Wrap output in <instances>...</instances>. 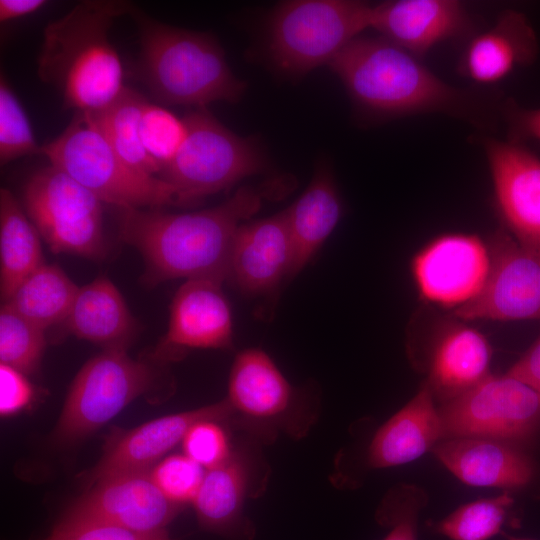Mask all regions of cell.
<instances>
[{
  "label": "cell",
  "instance_id": "cell-32",
  "mask_svg": "<svg viewBox=\"0 0 540 540\" xmlns=\"http://www.w3.org/2000/svg\"><path fill=\"white\" fill-rule=\"evenodd\" d=\"M185 136L183 117L149 101L145 103L140 118V137L147 155L159 168V174L175 158Z\"/></svg>",
  "mask_w": 540,
  "mask_h": 540
},
{
  "label": "cell",
  "instance_id": "cell-26",
  "mask_svg": "<svg viewBox=\"0 0 540 540\" xmlns=\"http://www.w3.org/2000/svg\"><path fill=\"white\" fill-rule=\"evenodd\" d=\"M64 324L77 338L107 347L125 345L136 327L120 291L104 276L79 287Z\"/></svg>",
  "mask_w": 540,
  "mask_h": 540
},
{
  "label": "cell",
  "instance_id": "cell-24",
  "mask_svg": "<svg viewBox=\"0 0 540 540\" xmlns=\"http://www.w3.org/2000/svg\"><path fill=\"white\" fill-rule=\"evenodd\" d=\"M491 355L487 338L475 328L459 322L444 327L430 358L433 395L446 402L478 384L490 375Z\"/></svg>",
  "mask_w": 540,
  "mask_h": 540
},
{
  "label": "cell",
  "instance_id": "cell-8",
  "mask_svg": "<svg viewBox=\"0 0 540 540\" xmlns=\"http://www.w3.org/2000/svg\"><path fill=\"white\" fill-rule=\"evenodd\" d=\"M24 210L55 254L98 260L106 254L100 201L61 169L49 165L24 187Z\"/></svg>",
  "mask_w": 540,
  "mask_h": 540
},
{
  "label": "cell",
  "instance_id": "cell-25",
  "mask_svg": "<svg viewBox=\"0 0 540 540\" xmlns=\"http://www.w3.org/2000/svg\"><path fill=\"white\" fill-rule=\"evenodd\" d=\"M341 212L333 175L326 164H321L304 192L285 209L292 247L288 279L296 276L311 261L335 229Z\"/></svg>",
  "mask_w": 540,
  "mask_h": 540
},
{
  "label": "cell",
  "instance_id": "cell-39",
  "mask_svg": "<svg viewBox=\"0 0 540 540\" xmlns=\"http://www.w3.org/2000/svg\"><path fill=\"white\" fill-rule=\"evenodd\" d=\"M508 140L525 144L540 141V108H526L509 100L504 106Z\"/></svg>",
  "mask_w": 540,
  "mask_h": 540
},
{
  "label": "cell",
  "instance_id": "cell-31",
  "mask_svg": "<svg viewBox=\"0 0 540 540\" xmlns=\"http://www.w3.org/2000/svg\"><path fill=\"white\" fill-rule=\"evenodd\" d=\"M46 345L45 330L37 327L10 307L0 310V360L23 374L35 372Z\"/></svg>",
  "mask_w": 540,
  "mask_h": 540
},
{
  "label": "cell",
  "instance_id": "cell-41",
  "mask_svg": "<svg viewBox=\"0 0 540 540\" xmlns=\"http://www.w3.org/2000/svg\"><path fill=\"white\" fill-rule=\"evenodd\" d=\"M46 3L43 0H1L0 21L3 23L35 13Z\"/></svg>",
  "mask_w": 540,
  "mask_h": 540
},
{
  "label": "cell",
  "instance_id": "cell-21",
  "mask_svg": "<svg viewBox=\"0 0 540 540\" xmlns=\"http://www.w3.org/2000/svg\"><path fill=\"white\" fill-rule=\"evenodd\" d=\"M436 457L462 482L481 487L516 489L535 474L529 456L509 442L479 438H450L434 448Z\"/></svg>",
  "mask_w": 540,
  "mask_h": 540
},
{
  "label": "cell",
  "instance_id": "cell-33",
  "mask_svg": "<svg viewBox=\"0 0 540 540\" xmlns=\"http://www.w3.org/2000/svg\"><path fill=\"white\" fill-rule=\"evenodd\" d=\"M28 117L4 77L0 80V162L40 154Z\"/></svg>",
  "mask_w": 540,
  "mask_h": 540
},
{
  "label": "cell",
  "instance_id": "cell-11",
  "mask_svg": "<svg viewBox=\"0 0 540 540\" xmlns=\"http://www.w3.org/2000/svg\"><path fill=\"white\" fill-rule=\"evenodd\" d=\"M443 437L525 440L540 426V395L505 374L489 375L439 411Z\"/></svg>",
  "mask_w": 540,
  "mask_h": 540
},
{
  "label": "cell",
  "instance_id": "cell-34",
  "mask_svg": "<svg viewBox=\"0 0 540 540\" xmlns=\"http://www.w3.org/2000/svg\"><path fill=\"white\" fill-rule=\"evenodd\" d=\"M205 472L204 467L183 453L165 457L149 474L169 500L182 506L193 502Z\"/></svg>",
  "mask_w": 540,
  "mask_h": 540
},
{
  "label": "cell",
  "instance_id": "cell-28",
  "mask_svg": "<svg viewBox=\"0 0 540 540\" xmlns=\"http://www.w3.org/2000/svg\"><path fill=\"white\" fill-rule=\"evenodd\" d=\"M79 287L57 265L43 264L3 304L46 330L66 320Z\"/></svg>",
  "mask_w": 540,
  "mask_h": 540
},
{
  "label": "cell",
  "instance_id": "cell-40",
  "mask_svg": "<svg viewBox=\"0 0 540 540\" xmlns=\"http://www.w3.org/2000/svg\"><path fill=\"white\" fill-rule=\"evenodd\" d=\"M540 395V335L506 373Z\"/></svg>",
  "mask_w": 540,
  "mask_h": 540
},
{
  "label": "cell",
  "instance_id": "cell-22",
  "mask_svg": "<svg viewBox=\"0 0 540 540\" xmlns=\"http://www.w3.org/2000/svg\"><path fill=\"white\" fill-rule=\"evenodd\" d=\"M539 54L536 32L527 16L516 10L501 13L496 23L469 42L460 60L463 76L492 84L516 68L531 65Z\"/></svg>",
  "mask_w": 540,
  "mask_h": 540
},
{
  "label": "cell",
  "instance_id": "cell-38",
  "mask_svg": "<svg viewBox=\"0 0 540 540\" xmlns=\"http://www.w3.org/2000/svg\"><path fill=\"white\" fill-rule=\"evenodd\" d=\"M33 387L25 374L0 364V413L13 415L27 407L33 398Z\"/></svg>",
  "mask_w": 540,
  "mask_h": 540
},
{
  "label": "cell",
  "instance_id": "cell-30",
  "mask_svg": "<svg viewBox=\"0 0 540 540\" xmlns=\"http://www.w3.org/2000/svg\"><path fill=\"white\" fill-rule=\"evenodd\" d=\"M512 503L506 493L469 502L433 523L432 528L450 540H489L507 524Z\"/></svg>",
  "mask_w": 540,
  "mask_h": 540
},
{
  "label": "cell",
  "instance_id": "cell-27",
  "mask_svg": "<svg viewBox=\"0 0 540 540\" xmlns=\"http://www.w3.org/2000/svg\"><path fill=\"white\" fill-rule=\"evenodd\" d=\"M40 234L14 195L0 190V293L7 301L44 264Z\"/></svg>",
  "mask_w": 540,
  "mask_h": 540
},
{
  "label": "cell",
  "instance_id": "cell-2",
  "mask_svg": "<svg viewBox=\"0 0 540 540\" xmlns=\"http://www.w3.org/2000/svg\"><path fill=\"white\" fill-rule=\"evenodd\" d=\"M134 7L118 0L83 1L45 27L37 74L60 92L65 108L99 112L122 93L123 67L108 33Z\"/></svg>",
  "mask_w": 540,
  "mask_h": 540
},
{
  "label": "cell",
  "instance_id": "cell-10",
  "mask_svg": "<svg viewBox=\"0 0 540 540\" xmlns=\"http://www.w3.org/2000/svg\"><path fill=\"white\" fill-rule=\"evenodd\" d=\"M227 401L232 419L261 442H270L279 432L302 437L312 423L301 396L276 366L258 348L239 352L232 364Z\"/></svg>",
  "mask_w": 540,
  "mask_h": 540
},
{
  "label": "cell",
  "instance_id": "cell-5",
  "mask_svg": "<svg viewBox=\"0 0 540 540\" xmlns=\"http://www.w3.org/2000/svg\"><path fill=\"white\" fill-rule=\"evenodd\" d=\"M40 154L102 202L121 209L178 205L170 184L134 170L121 159L90 112L75 111L64 131L41 146Z\"/></svg>",
  "mask_w": 540,
  "mask_h": 540
},
{
  "label": "cell",
  "instance_id": "cell-17",
  "mask_svg": "<svg viewBox=\"0 0 540 540\" xmlns=\"http://www.w3.org/2000/svg\"><path fill=\"white\" fill-rule=\"evenodd\" d=\"M291 262V240L283 210L240 225L233 242L227 280L246 295H269L289 277Z\"/></svg>",
  "mask_w": 540,
  "mask_h": 540
},
{
  "label": "cell",
  "instance_id": "cell-15",
  "mask_svg": "<svg viewBox=\"0 0 540 540\" xmlns=\"http://www.w3.org/2000/svg\"><path fill=\"white\" fill-rule=\"evenodd\" d=\"M181 507L169 500L145 471L96 482L65 515L149 534L165 531Z\"/></svg>",
  "mask_w": 540,
  "mask_h": 540
},
{
  "label": "cell",
  "instance_id": "cell-36",
  "mask_svg": "<svg viewBox=\"0 0 540 540\" xmlns=\"http://www.w3.org/2000/svg\"><path fill=\"white\" fill-rule=\"evenodd\" d=\"M44 540H170L166 530L138 533L118 526L65 515Z\"/></svg>",
  "mask_w": 540,
  "mask_h": 540
},
{
  "label": "cell",
  "instance_id": "cell-7",
  "mask_svg": "<svg viewBox=\"0 0 540 540\" xmlns=\"http://www.w3.org/2000/svg\"><path fill=\"white\" fill-rule=\"evenodd\" d=\"M373 5L356 0H291L269 21V56L282 72L304 75L329 63L371 26Z\"/></svg>",
  "mask_w": 540,
  "mask_h": 540
},
{
  "label": "cell",
  "instance_id": "cell-4",
  "mask_svg": "<svg viewBox=\"0 0 540 540\" xmlns=\"http://www.w3.org/2000/svg\"><path fill=\"white\" fill-rule=\"evenodd\" d=\"M129 15L139 28L140 78L160 103L205 108L241 99L246 83L231 71L214 37L159 22L136 7Z\"/></svg>",
  "mask_w": 540,
  "mask_h": 540
},
{
  "label": "cell",
  "instance_id": "cell-13",
  "mask_svg": "<svg viewBox=\"0 0 540 540\" xmlns=\"http://www.w3.org/2000/svg\"><path fill=\"white\" fill-rule=\"evenodd\" d=\"M488 246L491 266L483 289L453 315L465 321L540 319V256L506 230H498Z\"/></svg>",
  "mask_w": 540,
  "mask_h": 540
},
{
  "label": "cell",
  "instance_id": "cell-16",
  "mask_svg": "<svg viewBox=\"0 0 540 540\" xmlns=\"http://www.w3.org/2000/svg\"><path fill=\"white\" fill-rule=\"evenodd\" d=\"M232 409L225 398L201 408L163 416L131 430L114 433L104 446L99 462L84 477L88 487L124 473L145 472L178 443L198 421H231Z\"/></svg>",
  "mask_w": 540,
  "mask_h": 540
},
{
  "label": "cell",
  "instance_id": "cell-29",
  "mask_svg": "<svg viewBox=\"0 0 540 540\" xmlns=\"http://www.w3.org/2000/svg\"><path fill=\"white\" fill-rule=\"evenodd\" d=\"M147 101L136 90L125 87L105 109L90 113L126 164L142 174L158 177L159 168L147 155L140 137V118Z\"/></svg>",
  "mask_w": 540,
  "mask_h": 540
},
{
  "label": "cell",
  "instance_id": "cell-9",
  "mask_svg": "<svg viewBox=\"0 0 540 540\" xmlns=\"http://www.w3.org/2000/svg\"><path fill=\"white\" fill-rule=\"evenodd\" d=\"M155 379V370L132 359L125 345L107 347L88 360L73 380L54 440L70 444L91 434L147 392Z\"/></svg>",
  "mask_w": 540,
  "mask_h": 540
},
{
  "label": "cell",
  "instance_id": "cell-1",
  "mask_svg": "<svg viewBox=\"0 0 540 540\" xmlns=\"http://www.w3.org/2000/svg\"><path fill=\"white\" fill-rule=\"evenodd\" d=\"M286 179L243 186L217 206L190 213L121 209L120 237L143 258L148 285L185 278H228L238 228L268 199L286 194Z\"/></svg>",
  "mask_w": 540,
  "mask_h": 540
},
{
  "label": "cell",
  "instance_id": "cell-14",
  "mask_svg": "<svg viewBox=\"0 0 540 540\" xmlns=\"http://www.w3.org/2000/svg\"><path fill=\"white\" fill-rule=\"evenodd\" d=\"M494 200L505 230L540 256V158L523 143L485 138Z\"/></svg>",
  "mask_w": 540,
  "mask_h": 540
},
{
  "label": "cell",
  "instance_id": "cell-6",
  "mask_svg": "<svg viewBox=\"0 0 540 540\" xmlns=\"http://www.w3.org/2000/svg\"><path fill=\"white\" fill-rule=\"evenodd\" d=\"M183 118L185 139L158 176L173 187L178 206L196 204L266 168L259 142L235 134L206 108H196Z\"/></svg>",
  "mask_w": 540,
  "mask_h": 540
},
{
  "label": "cell",
  "instance_id": "cell-20",
  "mask_svg": "<svg viewBox=\"0 0 540 540\" xmlns=\"http://www.w3.org/2000/svg\"><path fill=\"white\" fill-rule=\"evenodd\" d=\"M253 463L245 447H234L226 461L206 470L192 502L202 529L227 537H252V525L243 515V507L253 494Z\"/></svg>",
  "mask_w": 540,
  "mask_h": 540
},
{
  "label": "cell",
  "instance_id": "cell-23",
  "mask_svg": "<svg viewBox=\"0 0 540 540\" xmlns=\"http://www.w3.org/2000/svg\"><path fill=\"white\" fill-rule=\"evenodd\" d=\"M443 437L442 421L427 382L418 393L375 433L368 449V464L387 468L409 463Z\"/></svg>",
  "mask_w": 540,
  "mask_h": 540
},
{
  "label": "cell",
  "instance_id": "cell-35",
  "mask_svg": "<svg viewBox=\"0 0 540 540\" xmlns=\"http://www.w3.org/2000/svg\"><path fill=\"white\" fill-rule=\"evenodd\" d=\"M221 423L212 419L198 421L181 442L184 454L206 470L226 461L234 448Z\"/></svg>",
  "mask_w": 540,
  "mask_h": 540
},
{
  "label": "cell",
  "instance_id": "cell-3",
  "mask_svg": "<svg viewBox=\"0 0 540 540\" xmlns=\"http://www.w3.org/2000/svg\"><path fill=\"white\" fill-rule=\"evenodd\" d=\"M354 104L380 118L447 113L473 120L470 94L431 72L418 57L379 36L353 39L329 63Z\"/></svg>",
  "mask_w": 540,
  "mask_h": 540
},
{
  "label": "cell",
  "instance_id": "cell-42",
  "mask_svg": "<svg viewBox=\"0 0 540 540\" xmlns=\"http://www.w3.org/2000/svg\"><path fill=\"white\" fill-rule=\"evenodd\" d=\"M509 540H531V539H523V538H510Z\"/></svg>",
  "mask_w": 540,
  "mask_h": 540
},
{
  "label": "cell",
  "instance_id": "cell-19",
  "mask_svg": "<svg viewBox=\"0 0 540 540\" xmlns=\"http://www.w3.org/2000/svg\"><path fill=\"white\" fill-rule=\"evenodd\" d=\"M468 25L456 0H392L373 5L371 28L381 37L420 58Z\"/></svg>",
  "mask_w": 540,
  "mask_h": 540
},
{
  "label": "cell",
  "instance_id": "cell-12",
  "mask_svg": "<svg viewBox=\"0 0 540 540\" xmlns=\"http://www.w3.org/2000/svg\"><path fill=\"white\" fill-rule=\"evenodd\" d=\"M491 266L490 249L479 236H437L411 260V274L422 300L456 310L483 289Z\"/></svg>",
  "mask_w": 540,
  "mask_h": 540
},
{
  "label": "cell",
  "instance_id": "cell-37",
  "mask_svg": "<svg viewBox=\"0 0 540 540\" xmlns=\"http://www.w3.org/2000/svg\"><path fill=\"white\" fill-rule=\"evenodd\" d=\"M422 501L416 496H388L377 520L390 531L383 540H417V515Z\"/></svg>",
  "mask_w": 540,
  "mask_h": 540
},
{
  "label": "cell",
  "instance_id": "cell-18",
  "mask_svg": "<svg viewBox=\"0 0 540 540\" xmlns=\"http://www.w3.org/2000/svg\"><path fill=\"white\" fill-rule=\"evenodd\" d=\"M221 284L212 279H191L178 288L161 353L233 347L232 313Z\"/></svg>",
  "mask_w": 540,
  "mask_h": 540
}]
</instances>
